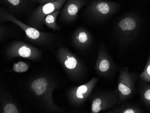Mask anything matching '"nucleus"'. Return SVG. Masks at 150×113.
Wrapping results in <instances>:
<instances>
[{
    "mask_svg": "<svg viewBox=\"0 0 150 113\" xmlns=\"http://www.w3.org/2000/svg\"><path fill=\"white\" fill-rule=\"evenodd\" d=\"M129 80L130 79L129 76L125 74V71L121 72L118 86L121 102L125 100V98L127 97L132 92Z\"/></svg>",
    "mask_w": 150,
    "mask_h": 113,
    "instance_id": "obj_15",
    "label": "nucleus"
},
{
    "mask_svg": "<svg viewBox=\"0 0 150 113\" xmlns=\"http://www.w3.org/2000/svg\"><path fill=\"white\" fill-rule=\"evenodd\" d=\"M0 97V113H21V110L16 101L6 92L1 90Z\"/></svg>",
    "mask_w": 150,
    "mask_h": 113,
    "instance_id": "obj_11",
    "label": "nucleus"
},
{
    "mask_svg": "<svg viewBox=\"0 0 150 113\" xmlns=\"http://www.w3.org/2000/svg\"><path fill=\"white\" fill-rule=\"evenodd\" d=\"M147 72L148 73V75H150V65L148 66L147 68Z\"/></svg>",
    "mask_w": 150,
    "mask_h": 113,
    "instance_id": "obj_22",
    "label": "nucleus"
},
{
    "mask_svg": "<svg viewBox=\"0 0 150 113\" xmlns=\"http://www.w3.org/2000/svg\"><path fill=\"white\" fill-rule=\"evenodd\" d=\"M121 113H135V111L133 110L132 109L129 108L127 109H125L124 110L122 111Z\"/></svg>",
    "mask_w": 150,
    "mask_h": 113,
    "instance_id": "obj_21",
    "label": "nucleus"
},
{
    "mask_svg": "<svg viewBox=\"0 0 150 113\" xmlns=\"http://www.w3.org/2000/svg\"><path fill=\"white\" fill-rule=\"evenodd\" d=\"M5 55L9 59L22 57L32 61H38L42 57L40 50L22 41H15L10 43L6 48Z\"/></svg>",
    "mask_w": 150,
    "mask_h": 113,
    "instance_id": "obj_4",
    "label": "nucleus"
},
{
    "mask_svg": "<svg viewBox=\"0 0 150 113\" xmlns=\"http://www.w3.org/2000/svg\"><path fill=\"white\" fill-rule=\"evenodd\" d=\"M144 97L146 99L150 101V89L146 91L144 93Z\"/></svg>",
    "mask_w": 150,
    "mask_h": 113,
    "instance_id": "obj_20",
    "label": "nucleus"
},
{
    "mask_svg": "<svg viewBox=\"0 0 150 113\" xmlns=\"http://www.w3.org/2000/svg\"><path fill=\"white\" fill-rule=\"evenodd\" d=\"M6 10L13 16L22 14L35 3L33 0H0Z\"/></svg>",
    "mask_w": 150,
    "mask_h": 113,
    "instance_id": "obj_9",
    "label": "nucleus"
},
{
    "mask_svg": "<svg viewBox=\"0 0 150 113\" xmlns=\"http://www.w3.org/2000/svg\"><path fill=\"white\" fill-rule=\"evenodd\" d=\"M108 58L104 46L102 45L98 51V57L95 66V69L98 74L104 75L110 70V63Z\"/></svg>",
    "mask_w": 150,
    "mask_h": 113,
    "instance_id": "obj_14",
    "label": "nucleus"
},
{
    "mask_svg": "<svg viewBox=\"0 0 150 113\" xmlns=\"http://www.w3.org/2000/svg\"><path fill=\"white\" fill-rule=\"evenodd\" d=\"M35 3H38L39 5H43L50 2H55L59 0H33Z\"/></svg>",
    "mask_w": 150,
    "mask_h": 113,
    "instance_id": "obj_19",
    "label": "nucleus"
},
{
    "mask_svg": "<svg viewBox=\"0 0 150 113\" xmlns=\"http://www.w3.org/2000/svg\"><path fill=\"white\" fill-rule=\"evenodd\" d=\"M97 82V78L93 77L85 84L71 88L67 94L71 104L74 106L83 104L91 95Z\"/></svg>",
    "mask_w": 150,
    "mask_h": 113,
    "instance_id": "obj_7",
    "label": "nucleus"
},
{
    "mask_svg": "<svg viewBox=\"0 0 150 113\" xmlns=\"http://www.w3.org/2000/svg\"><path fill=\"white\" fill-rule=\"evenodd\" d=\"M0 22L1 23L10 22L15 23L24 31L28 39L36 44L45 47H49L54 42V38L53 34L42 32L28 24H25L10 13L6 9L2 7L0 9Z\"/></svg>",
    "mask_w": 150,
    "mask_h": 113,
    "instance_id": "obj_2",
    "label": "nucleus"
},
{
    "mask_svg": "<svg viewBox=\"0 0 150 113\" xmlns=\"http://www.w3.org/2000/svg\"><path fill=\"white\" fill-rule=\"evenodd\" d=\"M92 39L90 32L84 28H79L72 34V44L77 48L83 49L90 45Z\"/></svg>",
    "mask_w": 150,
    "mask_h": 113,
    "instance_id": "obj_10",
    "label": "nucleus"
},
{
    "mask_svg": "<svg viewBox=\"0 0 150 113\" xmlns=\"http://www.w3.org/2000/svg\"><path fill=\"white\" fill-rule=\"evenodd\" d=\"M113 102L106 94H98L92 98L91 113H98L104 111L111 107Z\"/></svg>",
    "mask_w": 150,
    "mask_h": 113,
    "instance_id": "obj_13",
    "label": "nucleus"
},
{
    "mask_svg": "<svg viewBox=\"0 0 150 113\" xmlns=\"http://www.w3.org/2000/svg\"><path fill=\"white\" fill-rule=\"evenodd\" d=\"M29 66L27 63L23 61H18L15 63L13 66L12 70L17 73H23L29 70Z\"/></svg>",
    "mask_w": 150,
    "mask_h": 113,
    "instance_id": "obj_17",
    "label": "nucleus"
},
{
    "mask_svg": "<svg viewBox=\"0 0 150 113\" xmlns=\"http://www.w3.org/2000/svg\"><path fill=\"white\" fill-rule=\"evenodd\" d=\"M56 57L66 73L70 78L76 79L82 75L83 66L78 57L66 47H60L56 53Z\"/></svg>",
    "mask_w": 150,
    "mask_h": 113,
    "instance_id": "obj_3",
    "label": "nucleus"
},
{
    "mask_svg": "<svg viewBox=\"0 0 150 113\" xmlns=\"http://www.w3.org/2000/svg\"><path fill=\"white\" fill-rule=\"evenodd\" d=\"M61 9L56 10L48 15L44 20V23L48 28L56 31L59 29V26L57 24V17L60 13Z\"/></svg>",
    "mask_w": 150,
    "mask_h": 113,
    "instance_id": "obj_16",
    "label": "nucleus"
},
{
    "mask_svg": "<svg viewBox=\"0 0 150 113\" xmlns=\"http://www.w3.org/2000/svg\"><path fill=\"white\" fill-rule=\"evenodd\" d=\"M119 5L107 0H98L91 4L87 13L89 18L95 21L107 18L117 11Z\"/></svg>",
    "mask_w": 150,
    "mask_h": 113,
    "instance_id": "obj_6",
    "label": "nucleus"
},
{
    "mask_svg": "<svg viewBox=\"0 0 150 113\" xmlns=\"http://www.w3.org/2000/svg\"><path fill=\"white\" fill-rule=\"evenodd\" d=\"M57 83L53 77L46 73L37 74L25 85V94L35 106L48 113H63L64 109L55 103L53 97Z\"/></svg>",
    "mask_w": 150,
    "mask_h": 113,
    "instance_id": "obj_1",
    "label": "nucleus"
},
{
    "mask_svg": "<svg viewBox=\"0 0 150 113\" xmlns=\"http://www.w3.org/2000/svg\"><path fill=\"white\" fill-rule=\"evenodd\" d=\"M67 0H59L40 5L28 17L27 24L40 30L43 27L44 20L48 15L56 10L61 9Z\"/></svg>",
    "mask_w": 150,
    "mask_h": 113,
    "instance_id": "obj_5",
    "label": "nucleus"
},
{
    "mask_svg": "<svg viewBox=\"0 0 150 113\" xmlns=\"http://www.w3.org/2000/svg\"><path fill=\"white\" fill-rule=\"evenodd\" d=\"M10 31L9 28L6 25L0 26V41L1 42L5 41L10 35Z\"/></svg>",
    "mask_w": 150,
    "mask_h": 113,
    "instance_id": "obj_18",
    "label": "nucleus"
},
{
    "mask_svg": "<svg viewBox=\"0 0 150 113\" xmlns=\"http://www.w3.org/2000/svg\"><path fill=\"white\" fill-rule=\"evenodd\" d=\"M86 4L85 0H67L61 13V18L65 22L73 21L77 18L79 11Z\"/></svg>",
    "mask_w": 150,
    "mask_h": 113,
    "instance_id": "obj_8",
    "label": "nucleus"
},
{
    "mask_svg": "<svg viewBox=\"0 0 150 113\" xmlns=\"http://www.w3.org/2000/svg\"><path fill=\"white\" fill-rule=\"evenodd\" d=\"M136 26L135 20L131 17H125L121 19L117 25V31L120 38L125 41V39L135 29Z\"/></svg>",
    "mask_w": 150,
    "mask_h": 113,
    "instance_id": "obj_12",
    "label": "nucleus"
}]
</instances>
